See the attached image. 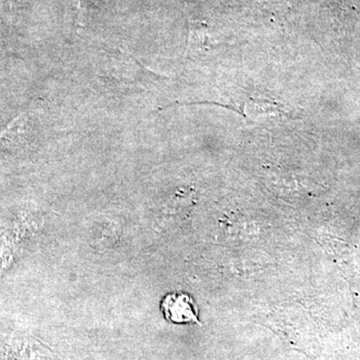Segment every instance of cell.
<instances>
[{
    "label": "cell",
    "mask_w": 360,
    "mask_h": 360,
    "mask_svg": "<svg viewBox=\"0 0 360 360\" xmlns=\"http://www.w3.org/2000/svg\"><path fill=\"white\" fill-rule=\"evenodd\" d=\"M161 310L167 321L174 323H196L200 321L193 300L184 293H169L161 302Z\"/></svg>",
    "instance_id": "6da1fadb"
}]
</instances>
